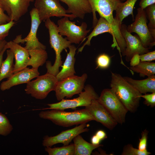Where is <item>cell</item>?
<instances>
[{"mask_svg": "<svg viewBox=\"0 0 155 155\" xmlns=\"http://www.w3.org/2000/svg\"><path fill=\"white\" fill-rule=\"evenodd\" d=\"M90 5L93 14V27L96 24L98 20L96 16L98 12L100 16L106 20L117 32L121 33V25L113 16L115 11L121 2L120 0H88Z\"/></svg>", "mask_w": 155, "mask_h": 155, "instance_id": "277c9868", "label": "cell"}, {"mask_svg": "<svg viewBox=\"0 0 155 155\" xmlns=\"http://www.w3.org/2000/svg\"><path fill=\"white\" fill-rule=\"evenodd\" d=\"M69 52L62 66L61 70L56 76L58 81L73 76L75 73L74 66L75 61V56L77 48L74 45H71L69 47Z\"/></svg>", "mask_w": 155, "mask_h": 155, "instance_id": "44dd1931", "label": "cell"}, {"mask_svg": "<svg viewBox=\"0 0 155 155\" xmlns=\"http://www.w3.org/2000/svg\"><path fill=\"white\" fill-rule=\"evenodd\" d=\"M151 153L147 150L142 151L134 148L132 144H128L124 147L122 155H149Z\"/></svg>", "mask_w": 155, "mask_h": 155, "instance_id": "f546056e", "label": "cell"}, {"mask_svg": "<svg viewBox=\"0 0 155 155\" xmlns=\"http://www.w3.org/2000/svg\"><path fill=\"white\" fill-rule=\"evenodd\" d=\"M30 57L28 66L32 68L38 69L45 63L48 58V54L45 50L36 48L28 50Z\"/></svg>", "mask_w": 155, "mask_h": 155, "instance_id": "d4e9b609", "label": "cell"}, {"mask_svg": "<svg viewBox=\"0 0 155 155\" xmlns=\"http://www.w3.org/2000/svg\"><path fill=\"white\" fill-rule=\"evenodd\" d=\"M147 19L144 10L140 7L137 9V13L134 22L127 26L128 31L135 32L138 36L143 46L149 49L155 45V39L152 36L147 24Z\"/></svg>", "mask_w": 155, "mask_h": 155, "instance_id": "8fae6325", "label": "cell"}, {"mask_svg": "<svg viewBox=\"0 0 155 155\" xmlns=\"http://www.w3.org/2000/svg\"><path fill=\"white\" fill-rule=\"evenodd\" d=\"M15 23V22L11 21L6 24L0 25V40L5 39L8 35L9 30Z\"/></svg>", "mask_w": 155, "mask_h": 155, "instance_id": "d6a6232c", "label": "cell"}, {"mask_svg": "<svg viewBox=\"0 0 155 155\" xmlns=\"http://www.w3.org/2000/svg\"><path fill=\"white\" fill-rule=\"evenodd\" d=\"M87 125L86 123H82L72 129L63 131L55 136H46L43 138L42 145L45 147H51L58 143H62L64 146L68 145L75 136L89 131V129L86 127Z\"/></svg>", "mask_w": 155, "mask_h": 155, "instance_id": "5bb4252c", "label": "cell"}, {"mask_svg": "<svg viewBox=\"0 0 155 155\" xmlns=\"http://www.w3.org/2000/svg\"><path fill=\"white\" fill-rule=\"evenodd\" d=\"M34 0H0V8L11 21H18L28 11L30 3Z\"/></svg>", "mask_w": 155, "mask_h": 155, "instance_id": "2e32d148", "label": "cell"}, {"mask_svg": "<svg viewBox=\"0 0 155 155\" xmlns=\"http://www.w3.org/2000/svg\"><path fill=\"white\" fill-rule=\"evenodd\" d=\"M45 150L49 155H74V146L73 144L61 147L52 148L46 147Z\"/></svg>", "mask_w": 155, "mask_h": 155, "instance_id": "83f0119b", "label": "cell"}, {"mask_svg": "<svg viewBox=\"0 0 155 155\" xmlns=\"http://www.w3.org/2000/svg\"><path fill=\"white\" fill-rule=\"evenodd\" d=\"M87 77L84 73L81 76L74 75L58 81L55 91L57 100L60 101L65 97L71 98L79 94L84 88Z\"/></svg>", "mask_w": 155, "mask_h": 155, "instance_id": "ba28073f", "label": "cell"}, {"mask_svg": "<svg viewBox=\"0 0 155 155\" xmlns=\"http://www.w3.org/2000/svg\"><path fill=\"white\" fill-rule=\"evenodd\" d=\"M85 108L92 116L94 120L101 123L110 130H113L118 124L97 100H93Z\"/></svg>", "mask_w": 155, "mask_h": 155, "instance_id": "e0dca14e", "label": "cell"}, {"mask_svg": "<svg viewBox=\"0 0 155 155\" xmlns=\"http://www.w3.org/2000/svg\"><path fill=\"white\" fill-rule=\"evenodd\" d=\"M31 19V26L30 32L26 37L22 38V36H17L13 40L18 43H23L26 42L24 47L28 50L36 48H40L45 50L46 46L40 42L37 37V32L41 23L38 11L35 8H33L30 11Z\"/></svg>", "mask_w": 155, "mask_h": 155, "instance_id": "4fadbf2b", "label": "cell"}, {"mask_svg": "<svg viewBox=\"0 0 155 155\" xmlns=\"http://www.w3.org/2000/svg\"><path fill=\"white\" fill-rule=\"evenodd\" d=\"M148 28L152 36L155 39V29Z\"/></svg>", "mask_w": 155, "mask_h": 155, "instance_id": "ee69618b", "label": "cell"}, {"mask_svg": "<svg viewBox=\"0 0 155 155\" xmlns=\"http://www.w3.org/2000/svg\"><path fill=\"white\" fill-rule=\"evenodd\" d=\"M95 135L101 141L103 140L107 137V135L105 132L102 130L98 131Z\"/></svg>", "mask_w": 155, "mask_h": 155, "instance_id": "ab89813d", "label": "cell"}, {"mask_svg": "<svg viewBox=\"0 0 155 155\" xmlns=\"http://www.w3.org/2000/svg\"><path fill=\"white\" fill-rule=\"evenodd\" d=\"M66 4L67 13H71L75 18L83 19L85 15L92 12V9L88 0H59Z\"/></svg>", "mask_w": 155, "mask_h": 155, "instance_id": "ffe728a7", "label": "cell"}, {"mask_svg": "<svg viewBox=\"0 0 155 155\" xmlns=\"http://www.w3.org/2000/svg\"><path fill=\"white\" fill-rule=\"evenodd\" d=\"M97 100L118 123L125 122L128 111L111 88L103 89Z\"/></svg>", "mask_w": 155, "mask_h": 155, "instance_id": "52a82bcc", "label": "cell"}, {"mask_svg": "<svg viewBox=\"0 0 155 155\" xmlns=\"http://www.w3.org/2000/svg\"><path fill=\"white\" fill-rule=\"evenodd\" d=\"M120 30L126 44V48L122 56H125L127 62H129L135 54L141 55L150 51L149 49L143 46L138 36H133L128 31L125 24H122Z\"/></svg>", "mask_w": 155, "mask_h": 155, "instance_id": "9a60e30c", "label": "cell"}, {"mask_svg": "<svg viewBox=\"0 0 155 155\" xmlns=\"http://www.w3.org/2000/svg\"><path fill=\"white\" fill-rule=\"evenodd\" d=\"M58 82L56 76L47 72L27 83L25 91L36 99H43L51 92L55 91Z\"/></svg>", "mask_w": 155, "mask_h": 155, "instance_id": "5b68a950", "label": "cell"}, {"mask_svg": "<svg viewBox=\"0 0 155 155\" xmlns=\"http://www.w3.org/2000/svg\"><path fill=\"white\" fill-rule=\"evenodd\" d=\"M34 6L41 22L54 16L67 17L70 20L75 18L71 14L67 13L66 10L61 5L59 0H36Z\"/></svg>", "mask_w": 155, "mask_h": 155, "instance_id": "7c38bea8", "label": "cell"}, {"mask_svg": "<svg viewBox=\"0 0 155 155\" xmlns=\"http://www.w3.org/2000/svg\"><path fill=\"white\" fill-rule=\"evenodd\" d=\"M111 62V58L108 55L105 53L100 54L96 58V63L97 67L96 69H107L109 67Z\"/></svg>", "mask_w": 155, "mask_h": 155, "instance_id": "4dcf8cb0", "label": "cell"}, {"mask_svg": "<svg viewBox=\"0 0 155 155\" xmlns=\"http://www.w3.org/2000/svg\"><path fill=\"white\" fill-rule=\"evenodd\" d=\"M141 97L144 99V104L152 108L155 106V92L152 93L150 94H146L143 95L142 94Z\"/></svg>", "mask_w": 155, "mask_h": 155, "instance_id": "e575fe53", "label": "cell"}, {"mask_svg": "<svg viewBox=\"0 0 155 155\" xmlns=\"http://www.w3.org/2000/svg\"><path fill=\"white\" fill-rule=\"evenodd\" d=\"M120 0L121 2L122 1H124L126 0Z\"/></svg>", "mask_w": 155, "mask_h": 155, "instance_id": "f6af8a7d", "label": "cell"}, {"mask_svg": "<svg viewBox=\"0 0 155 155\" xmlns=\"http://www.w3.org/2000/svg\"><path fill=\"white\" fill-rule=\"evenodd\" d=\"M7 42L5 39L0 40V54L4 48Z\"/></svg>", "mask_w": 155, "mask_h": 155, "instance_id": "b9f144b4", "label": "cell"}, {"mask_svg": "<svg viewBox=\"0 0 155 155\" xmlns=\"http://www.w3.org/2000/svg\"><path fill=\"white\" fill-rule=\"evenodd\" d=\"M126 0L124 3H121L115 11L116 14L114 18L119 22L121 25L123 19L129 15H131L134 20L133 9L137 0Z\"/></svg>", "mask_w": 155, "mask_h": 155, "instance_id": "cb8c5ba5", "label": "cell"}, {"mask_svg": "<svg viewBox=\"0 0 155 155\" xmlns=\"http://www.w3.org/2000/svg\"><path fill=\"white\" fill-rule=\"evenodd\" d=\"M101 141L95 135H93L91 139V143L95 145L99 144Z\"/></svg>", "mask_w": 155, "mask_h": 155, "instance_id": "60d3db41", "label": "cell"}, {"mask_svg": "<svg viewBox=\"0 0 155 155\" xmlns=\"http://www.w3.org/2000/svg\"><path fill=\"white\" fill-rule=\"evenodd\" d=\"M90 34L86 37L87 40L83 46L78 49V52H81L86 45L90 46L92 38L94 36L105 32L110 34L113 37V48L116 46L121 56L123 54L126 47L125 41L121 33L116 31L104 18L100 16Z\"/></svg>", "mask_w": 155, "mask_h": 155, "instance_id": "8992f818", "label": "cell"}, {"mask_svg": "<svg viewBox=\"0 0 155 155\" xmlns=\"http://www.w3.org/2000/svg\"><path fill=\"white\" fill-rule=\"evenodd\" d=\"M124 79L141 94L155 92V75H152L142 80H136L125 76Z\"/></svg>", "mask_w": 155, "mask_h": 155, "instance_id": "7402d4cb", "label": "cell"}, {"mask_svg": "<svg viewBox=\"0 0 155 155\" xmlns=\"http://www.w3.org/2000/svg\"><path fill=\"white\" fill-rule=\"evenodd\" d=\"M84 89V91L79 94L78 97L72 99L64 98L58 102L47 104L49 106L47 109L64 110L80 106L85 107L90 105L93 100H98L99 96L92 86L87 85Z\"/></svg>", "mask_w": 155, "mask_h": 155, "instance_id": "30bf717a", "label": "cell"}, {"mask_svg": "<svg viewBox=\"0 0 155 155\" xmlns=\"http://www.w3.org/2000/svg\"><path fill=\"white\" fill-rule=\"evenodd\" d=\"M69 18L64 17L57 21L58 29L62 36H65L66 39L71 43L78 44L86 39L90 30H87V25L83 22L80 26H77L75 22L70 21Z\"/></svg>", "mask_w": 155, "mask_h": 155, "instance_id": "9c48e42d", "label": "cell"}, {"mask_svg": "<svg viewBox=\"0 0 155 155\" xmlns=\"http://www.w3.org/2000/svg\"><path fill=\"white\" fill-rule=\"evenodd\" d=\"M5 46L12 52L15 59L13 73H16L28 66L30 59L28 50L18 43L13 41L7 42Z\"/></svg>", "mask_w": 155, "mask_h": 155, "instance_id": "d6986e66", "label": "cell"}, {"mask_svg": "<svg viewBox=\"0 0 155 155\" xmlns=\"http://www.w3.org/2000/svg\"><path fill=\"white\" fill-rule=\"evenodd\" d=\"M7 49L5 46L4 47L1 52L0 54V71L2 65V62L3 61V57L4 53L5 51Z\"/></svg>", "mask_w": 155, "mask_h": 155, "instance_id": "7bdbcfd3", "label": "cell"}, {"mask_svg": "<svg viewBox=\"0 0 155 155\" xmlns=\"http://www.w3.org/2000/svg\"><path fill=\"white\" fill-rule=\"evenodd\" d=\"M44 22L45 26L49 31L51 46L54 49L56 55L54 64L52 65L51 62L47 61L46 67L47 73L56 76L59 72V68L62 66L63 63L61 53L64 49L68 48L71 43L59 33L57 26L50 18L47 19Z\"/></svg>", "mask_w": 155, "mask_h": 155, "instance_id": "3957f363", "label": "cell"}, {"mask_svg": "<svg viewBox=\"0 0 155 155\" xmlns=\"http://www.w3.org/2000/svg\"><path fill=\"white\" fill-rule=\"evenodd\" d=\"M111 89L128 111L135 112L142 94L120 74L111 72Z\"/></svg>", "mask_w": 155, "mask_h": 155, "instance_id": "6da1fadb", "label": "cell"}, {"mask_svg": "<svg viewBox=\"0 0 155 155\" xmlns=\"http://www.w3.org/2000/svg\"><path fill=\"white\" fill-rule=\"evenodd\" d=\"M155 3V0H141L139 5L142 9L144 10L148 7Z\"/></svg>", "mask_w": 155, "mask_h": 155, "instance_id": "74e56055", "label": "cell"}, {"mask_svg": "<svg viewBox=\"0 0 155 155\" xmlns=\"http://www.w3.org/2000/svg\"><path fill=\"white\" fill-rule=\"evenodd\" d=\"M39 115L40 118L50 120L57 125L64 127H69L94 120L92 116L85 108L71 112L51 109L40 112Z\"/></svg>", "mask_w": 155, "mask_h": 155, "instance_id": "7a4b0ae2", "label": "cell"}, {"mask_svg": "<svg viewBox=\"0 0 155 155\" xmlns=\"http://www.w3.org/2000/svg\"><path fill=\"white\" fill-rule=\"evenodd\" d=\"M147 8V13L149 20L148 27L150 28L155 29V4Z\"/></svg>", "mask_w": 155, "mask_h": 155, "instance_id": "1f68e13d", "label": "cell"}, {"mask_svg": "<svg viewBox=\"0 0 155 155\" xmlns=\"http://www.w3.org/2000/svg\"><path fill=\"white\" fill-rule=\"evenodd\" d=\"M74 146V155H90L94 149L103 146L102 144L95 145L85 140L78 135L73 139Z\"/></svg>", "mask_w": 155, "mask_h": 155, "instance_id": "603a6c76", "label": "cell"}, {"mask_svg": "<svg viewBox=\"0 0 155 155\" xmlns=\"http://www.w3.org/2000/svg\"><path fill=\"white\" fill-rule=\"evenodd\" d=\"M140 61L151 62L155 60V51L140 55Z\"/></svg>", "mask_w": 155, "mask_h": 155, "instance_id": "d590c367", "label": "cell"}, {"mask_svg": "<svg viewBox=\"0 0 155 155\" xmlns=\"http://www.w3.org/2000/svg\"><path fill=\"white\" fill-rule=\"evenodd\" d=\"M39 75L38 69L26 67L13 73L8 79L1 83L0 89L4 91L9 90L12 87L24 83H28L33 79Z\"/></svg>", "mask_w": 155, "mask_h": 155, "instance_id": "ac0fdd59", "label": "cell"}, {"mask_svg": "<svg viewBox=\"0 0 155 155\" xmlns=\"http://www.w3.org/2000/svg\"><path fill=\"white\" fill-rule=\"evenodd\" d=\"M7 57L3 61L1 68L0 82L4 79L8 78L13 74L14 55L10 49L7 50Z\"/></svg>", "mask_w": 155, "mask_h": 155, "instance_id": "484cf974", "label": "cell"}, {"mask_svg": "<svg viewBox=\"0 0 155 155\" xmlns=\"http://www.w3.org/2000/svg\"><path fill=\"white\" fill-rule=\"evenodd\" d=\"M129 61L131 67H134L138 65L140 62V55L135 54L131 57Z\"/></svg>", "mask_w": 155, "mask_h": 155, "instance_id": "f35d334b", "label": "cell"}, {"mask_svg": "<svg viewBox=\"0 0 155 155\" xmlns=\"http://www.w3.org/2000/svg\"><path fill=\"white\" fill-rule=\"evenodd\" d=\"M148 131L146 129L142 131L141 137L139 139L138 149L143 151L147 150Z\"/></svg>", "mask_w": 155, "mask_h": 155, "instance_id": "836d02e7", "label": "cell"}, {"mask_svg": "<svg viewBox=\"0 0 155 155\" xmlns=\"http://www.w3.org/2000/svg\"><path fill=\"white\" fill-rule=\"evenodd\" d=\"M129 68L134 72L139 73L141 77H148L155 74V63L154 62L140 61L138 65L131 67Z\"/></svg>", "mask_w": 155, "mask_h": 155, "instance_id": "4316f807", "label": "cell"}, {"mask_svg": "<svg viewBox=\"0 0 155 155\" xmlns=\"http://www.w3.org/2000/svg\"><path fill=\"white\" fill-rule=\"evenodd\" d=\"M10 21L9 16L0 8V25L6 24Z\"/></svg>", "mask_w": 155, "mask_h": 155, "instance_id": "8d00e7d4", "label": "cell"}, {"mask_svg": "<svg viewBox=\"0 0 155 155\" xmlns=\"http://www.w3.org/2000/svg\"><path fill=\"white\" fill-rule=\"evenodd\" d=\"M13 129V127L7 117L0 113V135L7 136Z\"/></svg>", "mask_w": 155, "mask_h": 155, "instance_id": "f1b7e54d", "label": "cell"}]
</instances>
